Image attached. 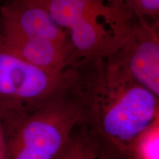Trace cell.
Returning a JSON list of instances; mask_svg holds the SVG:
<instances>
[{"label":"cell","mask_w":159,"mask_h":159,"mask_svg":"<svg viewBox=\"0 0 159 159\" xmlns=\"http://www.w3.org/2000/svg\"><path fill=\"white\" fill-rule=\"evenodd\" d=\"M72 91L82 124L99 146L127 158L129 147L159 118V97L134 81L111 56L74 66Z\"/></svg>","instance_id":"1"},{"label":"cell","mask_w":159,"mask_h":159,"mask_svg":"<svg viewBox=\"0 0 159 159\" xmlns=\"http://www.w3.org/2000/svg\"><path fill=\"white\" fill-rule=\"evenodd\" d=\"M79 61L113 55L137 17L122 0H41Z\"/></svg>","instance_id":"2"},{"label":"cell","mask_w":159,"mask_h":159,"mask_svg":"<svg viewBox=\"0 0 159 159\" xmlns=\"http://www.w3.org/2000/svg\"><path fill=\"white\" fill-rule=\"evenodd\" d=\"M0 36L18 55L42 68L63 71L79 62L66 33L41 0H5Z\"/></svg>","instance_id":"3"},{"label":"cell","mask_w":159,"mask_h":159,"mask_svg":"<svg viewBox=\"0 0 159 159\" xmlns=\"http://www.w3.org/2000/svg\"><path fill=\"white\" fill-rule=\"evenodd\" d=\"M81 122L82 113L71 88L17 120L3 124L5 159H58Z\"/></svg>","instance_id":"4"},{"label":"cell","mask_w":159,"mask_h":159,"mask_svg":"<svg viewBox=\"0 0 159 159\" xmlns=\"http://www.w3.org/2000/svg\"><path fill=\"white\" fill-rule=\"evenodd\" d=\"M74 67L57 71L25 61L0 36V116L17 120L71 88Z\"/></svg>","instance_id":"5"},{"label":"cell","mask_w":159,"mask_h":159,"mask_svg":"<svg viewBox=\"0 0 159 159\" xmlns=\"http://www.w3.org/2000/svg\"><path fill=\"white\" fill-rule=\"evenodd\" d=\"M158 24L135 19L128 38L111 55L131 78L159 97Z\"/></svg>","instance_id":"6"},{"label":"cell","mask_w":159,"mask_h":159,"mask_svg":"<svg viewBox=\"0 0 159 159\" xmlns=\"http://www.w3.org/2000/svg\"><path fill=\"white\" fill-rule=\"evenodd\" d=\"M98 142L88 129L80 123L73 130L58 159H98Z\"/></svg>","instance_id":"7"},{"label":"cell","mask_w":159,"mask_h":159,"mask_svg":"<svg viewBox=\"0 0 159 159\" xmlns=\"http://www.w3.org/2000/svg\"><path fill=\"white\" fill-rule=\"evenodd\" d=\"M127 159H159V118L133 140Z\"/></svg>","instance_id":"8"},{"label":"cell","mask_w":159,"mask_h":159,"mask_svg":"<svg viewBox=\"0 0 159 159\" xmlns=\"http://www.w3.org/2000/svg\"><path fill=\"white\" fill-rule=\"evenodd\" d=\"M137 17L158 24L159 0H122Z\"/></svg>","instance_id":"9"},{"label":"cell","mask_w":159,"mask_h":159,"mask_svg":"<svg viewBox=\"0 0 159 159\" xmlns=\"http://www.w3.org/2000/svg\"><path fill=\"white\" fill-rule=\"evenodd\" d=\"M6 136L2 119L0 116V159H5Z\"/></svg>","instance_id":"10"},{"label":"cell","mask_w":159,"mask_h":159,"mask_svg":"<svg viewBox=\"0 0 159 159\" xmlns=\"http://www.w3.org/2000/svg\"><path fill=\"white\" fill-rule=\"evenodd\" d=\"M98 159H127L112 151L99 147Z\"/></svg>","instance_id":"11"}]
</instances>
